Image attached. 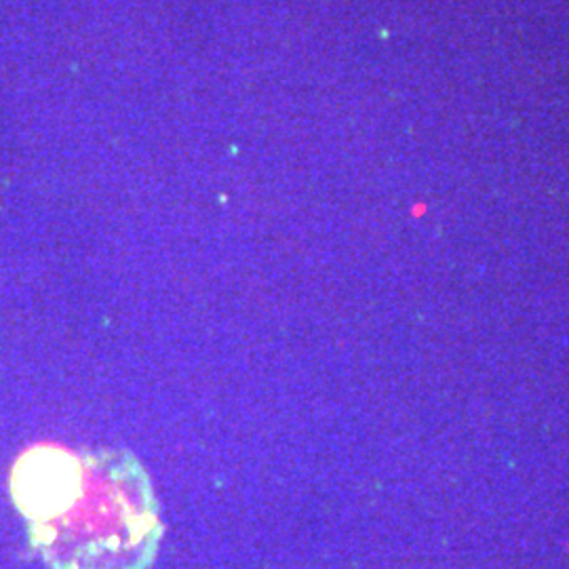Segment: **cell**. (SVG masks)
<instances>
[{
  "mask_svg": "<svg viewBox=\"0 0 569 569\" xmlns=\"http://www.w3.org/2000/svg\"><path fill=\"white\" fill-rule=\"evenodd\" d=\"M81 488L56 519L32 526L51 569H150L163 540L152 481L127 449L82 451Z\"/></svg>",
  "mask_w": 569,
  "mask_h": 569,
  "instance_id": "1",
  "label": "cell"
},
{
  "mask_svg": "<svg viewBox=\"0 0 569 569\" xmlns=\"http://www.w3.org/2000/svg\"><path fill=\"white\" fill-rule=\"evenodd\" d=\"M81 453L39 446L26 451L11 475L13 500L30 528L56 519L81 488Z\"/></svg>",
  "mask_w": 569,
  "mask_h": 569,
  "instance_id": "2",
  "label": "cell"
}]
</instances>
